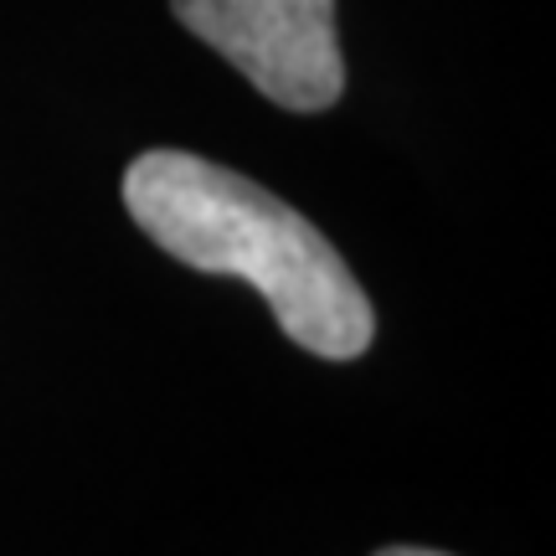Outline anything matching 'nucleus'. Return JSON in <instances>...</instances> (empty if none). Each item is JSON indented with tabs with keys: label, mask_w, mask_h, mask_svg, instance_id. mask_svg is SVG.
<instances>
[{
	"label": "nucleus",
	"mask_w": 556,
	"mask_h": 556,
	"mask_svg": "<svg viewBox=\"0 0 556 556\" xmlns=\"http://www.w3.org/2000/svg\"><path fill=\"white\" fill-rule=\"evenodd\" d=\"M139 232L197 274L248 278L278 330L319 361H356L377 340V309L330 238L258 180L186 150H144L124 170Z\"/></svg>",
	"instance_id": "nucleus-1"
},
{
	"label": "nucleus",
	"mask_w": 556,
	"mask_h": 556,
	"mask_svg": "<svg viewBox=\"0 0 556 556\" xmlns=\"http://www.w3.org/2000/svg\"><path fill=\"white\" fill-rule=\"evenodd\" d=\"M170 11L289 114H319L345 93L336 0H170Z\"/></svg>",
	"instance_id": "nucleus-2"
},
{
	"label": "nucleus",
	"mask_w": 556,
	"mask_h": 556,
	"mask_svg": "<svg viewBox=\"0 0 556 556\" xmlns=\"http://www.w3.org/2000/svg\"><path fill=\"white\" fill-rule=\"evenodd\" d=\"M377 556H443V552H428V546H387Z\"/></svg>",
	"instance_id": "nucleus-3"
}]
</instances>
